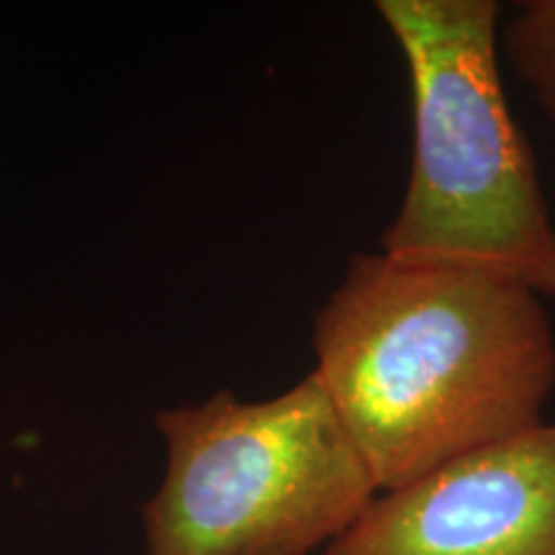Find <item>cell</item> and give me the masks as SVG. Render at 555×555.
<instances>
[{
  "instance_id": "obj_1",
  "label": "cell",
  "mask_w": 555,
  "mask_h": 555,
  "mask_svg": "<svg viewBox=\"0 0 555 555\" xmlns=\"http://www.w3.org/2000/svg\"><path fill=\"white\" fill-rule=\"evenodd\" d=\"M311 343L378 494L547 422L551 317L543 296L499 275L358 253Z\"/></svg>"
},
{
  "instance_id": "obj_2",
  "label": "cell",
  "mask_w": 555,
  "mask_h": 555,
  "mask_svg": "<svg viewBox=\"0 0 555 555\" xmlns=\"http://www.w3.org/2000/svg\"><path fill=\"white\" fill-rule=\"evenodd\" d=\"M412 86V165L380 253L555 298V224L499 69L494 0H378Z\"/></svg>"
},
{
  "instance_id": "obj_3",
  "label": "cell",
  "mask_w": 555,
  "mask_h": 555,
  "mask_svg": "<svg viewBox=\"0 0 555 555\" xmlns=\"http://www.w3.org/2000/svg\"><path fill=\"white\" fill-rule=\"evenodd\" d=\"M147 555H317L378 494L314 371L273 399L219 391L165 409Z\"/></svg>"
},
{
  "instance_id": "obj_4",
  "label": "cell",
  "mask_w": 555,
  "mask_h": 555,
  "mask_svg": "<svg viewBox=\"0 0 555 555\" xmlns=\"http://www.w3.org/2000/svg\"><path fill=\"white\" fill-rule=\"evenodd\" d=\"M317 555H555V422L380 491Z\"/></svg>"
},
{
  "instance_id": "obj_5",
  "label": "cell",
  "mask_w": 555,
  "mask_h": 555,
  "mask_svg": "<svg viewBox=\"0 0 555 555\" xmlns=\"http://www.w3.org/2000/svg\"><path fill=\"white\" fill-rule=\"evenodd\" d=\"M499 47L532 101L555 124V0H522L499 31Z\"/></svg>"
}]
</instances>
